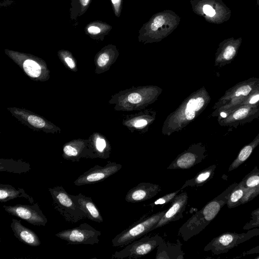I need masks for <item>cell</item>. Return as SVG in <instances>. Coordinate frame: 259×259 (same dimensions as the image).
<instances>
[{"mask_svg": "<svg viewBox=\"0 0 259 259\" xmlns=\"http://www.w3.org/2000/svg\"><path fill=\"white\" fill-rule=\"evenodd\" d=\"M238 184L234 183L230 185L222 193L193 214L180 227L178 236L187 241L202 231L227 204L230 193Z\"/></svg>", "mask_w": 259, "mask_h": 259, "instance_id": "obj_1", "label": "cell"}, {"mask_svg": "<svg viewBox=\"0 0 259 259\" xmlns=\"http://www.w3.org/2000/svg\"><path fill=\"white\" fill-rule=\"evenodd\" d=\"M166 211L164 210L150 215L143 216L112 239V246L121 247L125 246L151 232V229Z\"/></svg>", "mask_w": 259, "mask_h": 259, "instance_id": "obj_2", "label": "cell"}, {"mask_svg": "<svg viewBox=\"0 0 259 259\" xmlns=\"http://www.w3.org/2000/svg\"><path fill=\"white\" fill-rule=\"evenodd\" d=\"M53 207L64 219L71 224L87 218L85 212L80 208L62 186L49 188Z\"/></svg>", "mask_w": 259, "mask_h": 259, "instance_id": "obj_3", "label": "cell"}, {"mask_svg": "<svg viewBox=\"0 0 259 259\" xmlns=\"http://www.w3.org/2000/svg\"><path fill=\"white\" fill-rule=\"evenodd\" d=\"M259 235V228L248 230L245 233H237L227 232L213 238L204 248V251H210L213 255L227 253L254 237Z\"/></svg>", "mask_w": 259, "mask_h": 259, "instance_id": "obj_4", "label": "cell"}, {"mask_svg": "<svg viewBox=\"0 0 259 259\" xmlns=\"http://www.w3.org/2000/svg\"><path fill=\"white\" fill-rule=\"evenodd\" d=\"M164 240L159 234L145 236L133 241L122 250L115 251L112 254L111 258H139L152 251Z\"/></svg>", "mask_w": 259, "mask_h": 259, "instance_id": "obj_5", "label": "cell"}, {"mask_svg": "<svg viewBox=\"0 0 259 259\" xmlns=\"http://www.w3.org/2000/svg\"><path fill=\"white\" fill-rule=\"evenodd\" d=\"M101 235L100 231L84 223L75 228L61 231L55 236L69 244L93 245L99 243Z\"/></svg>", "mask_w": 259, "mask_h": 259, "instance_id": "obj_6", "label": "cell"}, {"mask_svg": "<svg viewBox=\"0 0 259 259\" xmlns=\"http://www.w3.org/2000/svg\"><path fill=\"white\" fill-rule=\"evenodd\" d=\"M259 118V104L240 106L231 111L219 113V123L236 127Z\"/></svg>", "mask_w": 259, "mask_h": 259, "instance_id": "obj_7", "label": "cell"}, {"mask_svg": "<svg viewBox=\"0 0 259 259\" xmlns=\"http://www.w3.org/2000/svg\"><path fill=\"white\" fill-rule=\"evenodd\" d=\"M6 211L18 217L28 223L37 226H45L48 220L36 202L33 205L16 204L4 205Z\"/></svg>", "mask_w": 259, "mask_h": 259, "instance_id": "obj_8", "label": "cell"}, {"mask_svg": "<svg viewBox=\"0 0 259 259\" xmlns=\"http://www.w3.org/2000/svg\"><path fill=\"white\" fill-rule=\"evenodd\" d=\"M121 167L120 164L114 162H108L105 166L96 165L78 177L74 184L81 186L103 181L118 172Z\"/></svg>", "mask_w": 259, "mask_h": 259, "instance_id": "obj_9", "label": "cell"}, {"mask_svg": "<svg viewBox=\"0 0 259 259\" xmlns=\"http://www.w3.org/2000/svg\"><path fill=\"white\" fill-rule=\"evenodd\" d=\"M188 200V195L186 192H183L178 194L170 202V207L166 210L159 222L151 229V231L162 227L170 222L181 219L187 204Z\"/></svg>", "mask_w": 259, "mask_h": 259, "instance_id": "obj_10", "label": "cell"}, {"mask_svg": "<svg viewBox=\"0 0 259 259\" xmlns=\"http://www.w3.org/2000/svg\"><path fill=\"white\" fill-rule=\"evenodd\" d=\"M259 88V78L251 77L236 83L227 90L217 103L218 108L234 98L247 96Z\"/></svg>", "mask_w": 259, "mask_h": 259, "instance_id": "obj_11", "label": "cell"}, {"mask_svg": "<svg viewBox=\"0 0 259 259\" xmlns=\"http://www.w3.org/2000/svg\"><path fill=\"white\" fill-rule=\"evenodd\" d=\"M161 191V187L159 185L141 182L128 191L125 199L127 202H142L154 197Z\"/></svg>", "mask_w": 259, "mask_h": 259, "instance_id": "obj_12", "label": "cell"}, {"mask_svg": "<svg viewBox=\"0 0 259 259\" xmlns=\"http://www.w3.org/2000/svg\"><path fill=\"white\" fill-rule=\"evenodd\" d=\"M205 157L204 150H188L179 155L167 167L168 169H189L201 162Z\"/></svg>", "mask_w": 259, "mask_h": 259, "instance_id": "obj_13", "label": "cell"}, {"mask_svg": "<svg viewBox=\"0 0 259 259\" xmlns=\"http://www.w3.org/2000/svg\"><path fill=\"white\" fill-rule=\"evenodd\" d=\"M238 184L246 190L241 205L247 203L259 195V169L257 166L247 174Z\"/></svg>", "mask_w": 259, "mask_h": 259, "instance_id": "obj_14", "label": "cell"}, {"mask_svg": "<svg viewBox=\"0 0 259 259\" xmlns=\"http://www.w3.org/2000/svg\"><path fill=\"white\" fill-rule=\"evenodd\" d=\"M70 195L77 205L85 212L87 219L98 223L103 222L101 213L91 197L81 193Z\"/></svg>", "mask_w": 259, "mask_h": 259, "instance_id": "obj_15", "label": "cell"}, {"mask_svg": "<svg viewBox=\"0 0 259 259\" xmlns=\"http://www.w3.org/2000/svg\"><path fill=\"white\" fill-rule=\"evenodd\" d=\"M11 228L14 236L21 242L31 247L40 245V240L32 230L23 226L20 220L13 219Z\"/></svg>", "mask_w": 259, "mask_h": 259, "instance_id": "obj_16", "label": "cell"}, {"mask_svg": "<svg viewBox=\"0 0 259 259\" xmlns=\"http://www.w3.org/2000/svg\"><path fill=\"white\" fill-rule=\"evenodd\" d=\"M182 243L179 239L176 243L164 240L157 247L156 259H184L185 252L182 249Z\"/></svg>", "mask_w": 259, "mask_h": 259, "instance_id": "obj_17", "label": "cell"}, {"mask_svg": "<svg viewBox=\"0 0 259 259\" xmlns=\"http://www.w3.org/2000/svg\"><path fill=\"white\" fill-rule=\"evenodd\" d=\"M22 197L27 199L31 204L34 201L33 198L27 194L24 189L18 187L16 189L10 185L0 184V201L2 203Z\"/></svg>", "mask_w": 259, "mask_h": 259, "instance_id": "obj_18", "label": "cell"}, {"mask_svg": "<svg viewBox=\"0 0 259 259\" xmlns=\"http://www.w3.org/2000/svg\"><path fill=\"white\" fill-rule=\"evenodd\" d=\"M216 167V164H212L201 170L193 178L187 180L180 189L182 190L187 187L203 186L212 178Z\"/></svg>", "mask_w": 259, "mask_h": 259, "instance_id": "obj_19", "label": "cell"}, {"mask_svg": "<svg viewBox=\"0 0 259 259\" xmlns=\"http://www.w3.org/2000/svg\"><path fill=\"white\" fill-rule=\"evenodd\" d=\"M259 145V133L248 144L244 146L237 156L230 164L228 171H232L243 164L250 156L254 149Z\"/></svg>", "mask_w": 259, "mask_h": 259, "instance_id": "obj_20", "label": "cell"}, {"mask_svg": "<svg viewBox=\"0 0 259 259\" xmlns=\"http://www.w3.org/2000/svg\"><path fill=\"white\" fill-rule=\"evenodd\" d=\"M30 164L19 160L1 159L0 171H7L15 174H25L30 170Z\"/></svg>", "mask_w": 259, "mask_h": 259, "instance_id": "obj_21", "label": "cell"}, {"mask_svg": "<svg viewBox=\"0 0 259 259\" xmlns=\"http://www.w3.org/2000/svg\"><path fill=\"white\" fill-rule=\"evenodd\" d=\"M246 194V190L238 184L231 191L228 198L227 206L229 208L236 207L240 205Z\"/></svg>", "mask_w": 259, "mask_h": 259, "instance_id": "obj_22", "label": "cell"}, {"mask_svg": "<svg viewBox=\"0 0 259 259\" xmlns=\"http://www.w3.org/2000/svg\"><path fill=\"white\" fill-rule=\"evenodd\" d=\"M236 48L232 45L226 46L217 59V63L220 66H224L230 63L236 56Z\"/></svg>", "mask_w": 259, "mask_h": 259, "instance_id": "obj_23", "label": "cell"}, {"mask_svg": "<svg viewBox=\"0 0 259 259\" xmlns=\"http://www.w3.org/2000/svg\"><path fill=\"white\" fill-rule=\"evenodd\" d=\"M23 67L26 74L31 77H37L41 73L40 65L34 60L30 59L25 60Z\"/></svg>", "mask_w": 259, "mask_h": 259, "instance_id": "obj_24", "label": "cell"}, {"mask_svg": "<svg viewBox=\"0 0 259 259\" xmlns=\"http://www.w3.org/2000/svg\"><path fill=\"white\" fill-rule=\"evenodd\" d=\"M181 191V189L176 191L175 192L166 194L162 196L157 199H156L153 203L149 204L151 206H154L156 205H163L171 202L178 194Z\"/></svg>", "mask_w": 259, "mask_h": 259, "instance_id": "obj_25", "label": "cell"}, {"mask_svg": "<svg viewBox=\"0 0 259 259\" xmlns=\"http://www.w3.org/2000/svg\"><path fill=\"white\" fill-rule=\"evenodd\" d=\"M259 104V88L254 91L248 96H245L238 105V107L244 105H254Z\"/></svg>", "mask_w": 259, "mask_h": 259, "instance_id": "obj_26", "label": "cell"}, {"mask_svg": "<svg viewBox=\"0 0 259 259\" xmlns=\"http://www.w3.org/2000/svg\"><path fill=\"white\" fill-rule=\"evenodd\" d=\"M196 99H192L189 101L185 111V116L188 120L193 119L195 115Z\"/></svg>", "mask_w": 259, "mask_h": 259, "instance_id": "obj_27", "label": "cell"}, {"mask_svg": "<svg viewBox=\"0 0 259 259\" xmlns=\"http://www.w3.org/2000/svg\"><path fill=\"white\" fill-rule=\"evenodd\" d=\"M106 148V143L105 140L101 138H97L96 141V149L99 153V157L107 158V156L105 153V149Z\"/></svg>", "mask_w": 259, "mask_h": 259, "instance_id": "obj_28", "label": "cell"}, {"mask_svg": "<svg viewBox=\"0 0 259 259\" xmlns=\"http://www.w3.org/2000/svg\"><path fill=\"white\" fill-rule=\"evenodd\" d=\"M28 122L35 127L42 128L45 126V121L41 118L31 115L28 117Z\"/></svg>", "mask_w": 259, "mask_h": 259, "instance_id": "obj_29", "label": "cell"}, {"mask_svg": "<svg viewBox=\"0 0 259 259\" xmlns=\"http://www.w3.org/2000/svg\"><path fill=\"white\" fill-rule=\"evenodd\" d=\"M254 228H259V215L251 216L249 221L243 227V230H248Z\"/></svg>", "mask_w": 259, "mask_h": 259, "instance_id": "obj_30", "label": "cell"}, {"mask_svg": "<svg viewBox=\"0 0 259 259\" xmlns=\"http://www.w3.org/2000/svg\"><path fill=\"white\" fill-rule=\"evenodd\" d=\"M164 23V18L162 16H158L156 17L153 22L151 25V28L152 30L156 31L157 28L161 26Z\"/></svg>", "mask_w": 259, "mask_h": 259, "instance_id": "obj_31", "label": "cell"}, {"mask_svg": "<svg viewBox=\"0 0 259 259\" xmlns=\"http://www.w3.org/2000/svg\"><path fill=\"white\" fill-rule=\"evenodd\" d=\"M109 59V56L106 53H103L100 55L97 60V64L99 67H104L108 63Z\"/></svg>", "mask_w": 259, "mask_h": 259, "instance_id": "obj_32", "label": "cell"}, {"mask_svg": "<svg viewBox=\"0 0 259 259\" xmlns=\"http://www.w3.org/2000/svg\"><path fill=\"white\" fill-rule=\"evenodd\" d=\"M127 99L130 103L137 104L140 102L142 98L141 95L138 93H133L128 96Z\"/></svg>", "mask_w": 259, "mask_h": 259, "instance_id": "obj_33", "label": "cell"}, {"mask_svg": "<svg viewBox=\"0 0 259 259\" xmlns=\"http://www.w3.org/2000/svg\"><path fill=\"white\" fill-rule=\"evenodd\" d=\"M259 253V245H257L256 246H255L252 248H251L249 250H248L247 251H245L242 252V254H240V255L236 257L235 258H238L241 256H244L247 255L252 254H256Z\"/></svg>", "mask_w": 259, "mask_h": 259, "instance_id": "obj_34", "label": "cell"}, {"mask_svg": "<svg viewBox=\"0 0 259 259\" xmlns=\"http://www.w3.org/2000/svg\"><path fill=\"white\" fill-rule=\"evenodd\" d=\"M203 11L206 15L213 17L215 14V12L212 7L208 5H205L203 7Z\"/></svg>", "mask_w": 259, "mask_h": 259, "instance_id": "obj_35", "label": "cell"}, {"mask_svg": "<svg viewBox=\"0 0 259 259\" xmlns=\"http://www.w3.org/2000/svg\"><path fill=\"white\" fill-rule=\"evenodd\" d=\"M87 31L91 34L96 35L101 32V29L97 26L91 25L88 27Z\"/></svg>", "mask_w": 259, "mask_h": 259, "instance_id": "obj_36", "label": "cell"}, {"mask_svg": "<svg viewBox=\"0 0 259 259\" xmlns=\"http://www.w3.org/2000/svg\"><path fill=\"white\" fill-rule=\"evenodd\" d=\"M204 104V100L202 97H198L196 99L195 108L196 111L199 110Z\"/></svg>", "mask_w": 259, "mask_h": 259, "instance_id": "obj_37", "label": "cell"}, {"mask_svg": "<svg viewBox=\"0 0 259 259\" xmlns=\"http://www.w3.org/2000/svg\"><path fill=\"white\" fill-rule=\"evenodd\" d=\"M65 61L67 65L71 68H73L75 66V64L73 60L69 57H66Z\"/></svg>", "mask_w": 259, "mask_h": 259, "instance_id": "obj_38", "label": "cell"}, {"mask_svg": "<svg viewBox=\"0 0 259 259\" xmlns=\"http://www.w3.org/2000/svg\"><path fill=\"white\" fill-rule=\"evenodd\" d=\"M147 121L145 119H140L137 121L135 124V126L137 127H141L146 125Z\"/></svg>", "mask_w": 259, "mask_h": 259, "instance_id": "obj_39", "label": "cell"}, {"mask_svg": "<svg viewBox=\"0 0 259 259\" xmlns=\"http://www.w3.org/2000/svg\"><path fill=\"white\" fill-rule=\"evenodd\" d=\"M79 3H80V5L82 7H85L89 4L90 0H79Z\"/></svg>", "mask_w": 259, "mask_h": 259, "instance_id": "obj_40", "label": "cell"}, {"mask_svg": "<svg viewBox=\"0 0 259 259\" xmlns=\"http://www.w3.org/2000/svg\"><path fill=\"white\" fill-rule=\"evenodd\" d=\"M259 215V207L251 212V216Z\"/></svg>", "mask_w": 259, "mask_h": 259, "instance_id": "obj_41", "label": "cell"}, {"mask_svg": "<svg viewBox=\"0 0 259 259\" xmlns=\"http://www.w3.org/2000/svg\"><path fill=\"white\" fill-rule=\"evenodd\" d=\"M120 0H111L112 4L114 5L115 8H117L120 3Z\"/></svg>", "mask_w": 259, "mask_h": 259, "instance_id": "obj_42", "label": "cell"}, {"mask_svg": "<svg viewBox=\"0 0 259 259\" xmlns=\"http://www.w3.org/2000/svg\"><path fill=\"white\" fill-rule=\"evenodd\" d=\"M254 259H259V255H258L257 256H255L254 257Z\"/></svg>", "mask_w": 259, "mask_h": 259, "instance_id": "obj_43", "label": "cell"}]
</instances>
